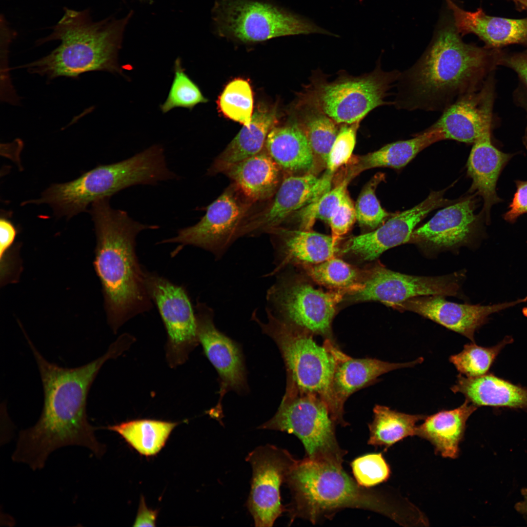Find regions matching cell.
Instances as JSON below:
<instances>
[{
  "label": "cell",
  "instance_id": "obj_14",
  "mask_svg": "<svg viewBox=\"0 0 527 527\" xmlns=\"http://www.w3.org/2000/svg\"><path fill=\"white\" fill-rule=\"evenodd\" d=\"M296 460L287 450L270 444L255 448L246 456L252 469L246 506L256 527H272L285 510L280 488Z\"/></svg>",
  "mask_w": 527,
  "mask_h": 527
},
{
  "label": "cell",
  "instance_id": "obj_26",
  "mask_svg": "<svg viewBox=\"0 0 527 527\" xmlns=\"http://www.w3.org/2000/svg\"><path fill=\"white\" fill-rule=\"evenodd\" d=\"M282 169L264 147L257 154L236 163L223 172L253 203L270 199L281 183Z\"/></svg>",
  "mask_w": 527,
  "mask_h": 527
},
{
  "label": "cell",
  "instance_id": "obj_49",
  "mask_svg": "<svg viewBox=\"0 0 527 527\" xmlns=\"http://www.w3.org/2000/svg\"><path fill=\"white\" fill-rule=\"evenodd\" d=\"M515 2L519 7L523 9H527V0H511Z\"/></svg>",
  "mask_w": 527,
  "mask_h": 527
},
{
  "label": "cell",
  "instance_id": "obj_39",
  "mask_svg": "<svg viewBox=\"0 0 527 527\" xmlns=\"http://www.w3.org/2000/svg\"><path fill=\"white\" fill-rule=\"evenodd\" d=\"M354 177L348 174L336 186L322 195L316 201L300 209L298 219L301 228L307 230L317 219L328 222L347 192V188Z\"/></svg>",
  "mask_w": 527,
  "mask_h": 527
},
{
  "label": "cell",
  "instance_id": "obj_8",
  "mask_svg": "<svg viewBox=\"0 0 527 527\" xmlns=\"http://www.w3.org/2000/svg\"><path fill=\"white\" fill-rule=\"evenodd\" d=\"M400 73L378 66L369 73L358 77L341 74L332 81L316 75L303 93L301 102L317 107L338 124L360 122L373 109L393 104L385 98Z\"/></svg>",
  "mask_w": 527,
  "mask_h": 527
},
{
  "label": "cell",
  "instance_id": "obj_7",
  "mask_svg": "<svg viewBox=\"0 0 527 527\" xmlns=\"http://www.w3.org/2000/svg\"><path fill=\"white\" fill-rule=\"evenodd\" d=\"M266 311L265 323L261 322L255 313L252 318L277 345L288 372L287 387L318 396L339 424L331 390L336 347L329 340L323 345H319L311 333L284 322Z\"/></svg>",
  "mask_w": 527,
  "mask_h": 527
},
{
  "label": "cell",
  "instance_id": "obj_47",
  "mask_svg": "<svg viewBox=\"0 0 527 527\" xmlns=\"http://www.w3.org/2000/svg\"><path fill=\"white\" fill-rule=\"evenodd\" d=\"M158 514L157 510H154L147 507L142 496L133 527H155Z\"/></svg>",
  "mask_w": 527,
  "mask_h": 527
},
{
  "label": "cell",
  "instance_id": "obj_46",
  "mask_svg": "<svg viewBox=\"0 0 527 527\" xmlns=\"http://www.w3.org/2000/svg\"><path fill=\"white\" fill-rule=\"evenodd\" d=\"M17 230L13 223L5 216L0 219V267L5 262L7 251L13 243Z\"/></svg>",
  "mask_w": 527,
  "mask_h": 527
},
{
  "label": "cell",
  "instance_id": "obj_11",
  "mask_svg": "<svg viewBox=\"0 0 527 527\" xmlns=\"http://www.w3.org/2000/svg\"><path fill=\"white\" fill-rule=\"evenodd\" d=\"M253 204L233 182L207 207L205 214L199 222L180 229L175 237L159 243H179L175 255L184 246L190 245L220 258L240 238V227Z\"/></svg>",
  "mask_w": 527,
  "mask_h": 527
},
{
  "label": "cell",
  "instance_id": "obj_16",
  "mask_svg": "<svg viewBox=\"0 0 527 527\" xmlns=\"http://www.w3.org/2000/svg\"><path fill=\"white\" fill-rule=\"evenodd\" d=\"M495 71L479 90L465 95L442 112L430 127L439 129L444 140L473 143L491 128L495 96Z\"/></svg>",
  "mask_w": 527,
  "mask_h": 527
},
{
  "label": "cell",
  "instance_id": "obj_50",
  "mask_svg": "<svg viewBox=\"0 0 527 527\" xmlns=\"http://www.w3.org/2000/svg\"><path fill=\"white\" fill-rule=\"evenodd\" d=\"M526 51L527 52V50H526Z\"/></svg>",
  "mask_w": 527,
  "mask_h": 527
},
{
  "label": "cell",
  "instance_id": "obj_36",
  "mask_svg": "<svg viewBox=\"0 0 527 527\" xmlns=\"http://www.w3.org/2000/svg\"><path fill=\"white\" fill-rule=\"evenodd\" d=\"M512 340L507 337L491 347H483L474 343L466 344L462 351L449 357V361L460 374L466 377L483 375L487 373L501 351Z\"/></svg>",
  "mask_w": 527,
  "mask_h": 527
},
{
  "label": "cell",
  "instance_id": "obj_38",
  "mask_svg": "<svg viewBox=\"0 0 527 527\" xmlns=\"http://www.w3.org/2000/svg\"><path fill=\"white\" fill-rule=\"evenodd\" d=\"M174 72V79L167 98L160 105L163 113L177 107L192 110L197 104L207 102L198 85L185 73L180 58L175 60Z\"/></svg>",
  "mask_w": 527,
  "mask_h": 527
},
{
  "label": "cell",
  "instance_id": "obj_34",
  "mask_svg": "<svg viewBox=\"0 0 527 527\" xmlns=\"http://www.w3.org/2000/svg\"><path fill=\"white\" fill-rule=\"evenodd\" d=\"M302 112L297 123L304 133L315 161L326 167L332 144L341 124L337 123L317 107L301 103Z\"/></svg>",
  "mask_w": 527,
  "mask_h": 527
},
{
  "label": "cell",
  "instance_id": "obj_2",
  "mask_svg": "<svg viewBox=\"0 0 527 527\" xmlns=\"http://www.w3.org/2000/svg\"><path fill=\"white\" fill-rule=\"evenodd\" d=\"M447 8L426 50L396 82L394 106L407 111L443 112L482 87L498 65L500 49L464 42Z\"/></svg>",
  "mask_w": 527,
  "mask_h": 527
},
{
  "label": "cell",
  "instance_id": "obj_43",
  "mask_svg": "<svg viewBox=\"0 0 527 527\" xmlns=\"http://www.w3.org/2000/svg\"><path fill=\"white\" fill-rule=\"evenodd\" d=\"M356 220L355 205L347 192L328 222L333 241L337 243L340 239L348 232Z\"/></svg>",
  "mask_w": 527,
  "mask_h": 527
},
{
  "label": "cell",
  "instance_id": "obj_25",
  "mask_svg": "<svg viewBox=\"0 0 527 527\" xmlns=\"http://www.w3.org/2000/svg\"><path fill=\"white\" fill-rule=\"evenodd\" d=\"M491 130V128L487 129L473 143L467 162V173L472 181L470 190L483 198L487 222L491 207L501 201L496 189L498 177L512 157L493 145Z\"/></svg>",
  "mask_w": 527,
  "mask_h": 527
},
{
  "label": "cell",
  "instance_id": "obj_27",
  "mask_svg": "<svg viewBox=\"0 0 527 527\" xmlns=\"http://www.w3.org/2000/svg\"><path fill=\"white\" fill-rule=\"evenodd\" d=\"M476 406L507 407L527 410V388L492 374L467 377L460 374L451 388Z\"/></svg>",
  "mask_w": 527,
  "mask_h": 527
},
{
  "label": "cell",
  "instance_id": "obj_41",
  "mask_svg": "<svg viewBox=\"0 0 527 527\" xmlns=\"http://www.w3.org/2000/svg\"><path fill=\"white\" fill-rule=\"evenodd\" d=\"M350 466L355 480L366 488L383 483L389 478L391 471L382 453H371L353 460Z\"/></svg>",
  "mask_w": 527,
  "mask_h": 527
},
{
  "label": "cell",
  "instance_id": "obj_24",
  "mask_svg": "<svg viewBox=\"0 0 527 527\" xmlns=\"http://www.w3.org/2000/svg\"><path fill=\"white\" fill-rule=\"evenodd\" d=\"M267 233L272 238L276 274L288 263L317 264L334 257L337 243L331 236L307 230H292L278 226Z\"/></svg>",
  "mask_w": 527,
  "mask_h": 527
},
{
  "label": "cell",
  "instance_id": "obj_37",
  "mask_svg": "<svg viewBox=\"0 0 527 527\" xmlns=\"http://www.w3.org/2000/svg\"><path fill=\"white\" fill-rule=\"evenodd\" d=\"M307 268L310 276L317 283L336 289L356 291L362 284L358 283V273L345 262L333 257Z\"/></svg>",
  "mask_w": 527,
  "mask_h": 527
},
{
  "label": "cell",
  "instance_id": "obj_33",
  "mask_svg": "<svg viewBox=\"0 0 527 527\" xmlns=\"http://www.w3.org/2000/svg\"><path fill=\"white\" fill-rule=\"evenodd\" d=\"M373 411L367 444L383 446L385 450L405 437L415 435L416 423L426 418L424 415L406 414L381 405H376Z\"/></svg>",
  "mask_w": 527,
  "mask_h": 527
},
{
  "label": "cell",
  "instance_id": "obj_9",
  "mask_svg": "<svg viewBox=\"0 0 527 527\" xmlns=\"http://www.w3.org/2000/svg\"><path fill=\"white\" fill-rule=\"evenodd\" d=\"M336 425L327 405L320 398L287 387L276 414L258 428L293 434L303 443L305 457L342 466L347 451L338 442Z\"/></svg>",
  "mask_w": 527,
  "mask_h": 527
},
{
  "label": "cell",
  "instance_id": "obj_22",
  "mask_svg": "<svg viewBox=\"0 0 527 527\" xmlns=\"http://www.w3.org/2000/svg\"><path fill=\"white\" fill-rule=\"evenodd\" d=\"M336 365L331 390L340 425H347L344 419L345 401L354 392L366 386L381 375L401 368L421 363L422 357L406 363H391L372 358L356 359L345 354L336 347Z\"/></svg>",
  "mask_w": 527,
  "mask_h": 527
},
{
  "label": "cell",
  "instance_id": "obj_20",
  "mask_svg": "<svg viewBox=\"0 0 527 527\" xmlns=\"http://www.w3.org/2000/svg\"><path fill=\"white\" fill-rule=\"evenodd\" d=\"M472 197L457 201L438 211L427 222L414 229L408 243L438 250L453 248L468 242L477 221Z\"/></svg>",
  "mask_w": 527,
  "mask_h": 527
},
{
  "label": "cell",
  "instance_id": "obj_6",
  "mask_svg": "<svg viewBox=\"0 0 527 527\" xmlns=\"http://www.w3.org/2000/svg\"><path fill=\"white\" fill-rule=\"evenodd\" d=\"M165 176L161 155L150 147L121 162L100 165L69 182L53 184L39 199L27 203L48 204L56 215L69 219L97 200L133 185L155 184Z\"/></svg>",
  "mask_w": 527,
  "mask_h": 527
},
{
  "label": "cell",
  "instance_id": "obj_15",
  "mask_svg": "<svg viewBox=\"0 0 527 527\" xmlns=\"http://www.w3.org/2000/svg\"><path fill=\"white\" fill-rule=\"evenodd\" d=\"M463 273L435 276L405 274L377 266L373 269L355 298L360 301H377L391 306L409 299L422 296H456Z\"/></svg>",
  "mask_w": 527,
  "mask_h": 527
},
{
  "label": "cell",
  "instance_id": "obj_23",
  "mask_svg": "<svg viewBox=\"0 0 527 527\" xmlns=\"http://www.w3.org/2000/svg\"><path fill=\"white\" fill-rule=\"evenodd\" d=\"M445 1L462 37L475 34L485 42L486 47L491 49H500L512 44H527V18L512 19L491 16L481 8L468 11L452 0Z\"/></svg>",
  "mask_w": 527,
  "mask_h": 527
},
{
  "label": "cell",
  "instance_id": "obj_1",
  "mask_svg": "<svg viewBox=\"0 0 527 527\" xmlns=\"http://www.w3.org/2000/svg\"><path fill=\"white\" fill-rule=\"evenodd\" d=\"M26 338L40 371L44 403L35 425L19 432L13 461L40 470L51 453L69 446H83L97 457L101 456L105 448L96 439V428L88 421L87 397L102 365L127 350V343L118 338L102 356L83 365L67 368L47 361Z\"/></svg>",
  "mask_w": 527,
  "mask_h": 527
},
{
  "label": "cell",
  "instance_id": "obj_48",
  "mask_svg": "<svg viewBox=\"0 0 527 527\" xmlns=\"http://www.w3.org/2000/svg\"><path fill=\"white\" fill-rule=\"evenodd\" d=\"M521 492L523 499L515 504V509L519 513L527 517V488H523Z\"/></svg>",
  "mask_w": 527,
  "mask_h": 527
},
{
  "label": "cell",
  "instance_id": "obj_44",
  "mask_svg": "<svg viewBox=\"0 0 527 527\" xmlns=\"http://www.w3.org/2000/svg\"><path fill=\"white\" fill-rule=\"evenodd\" d=\"M516 191L508 210L504 214V219L509 223H514L517 218L527 213V181H516Z\"/></svg>",
  "mask_w": 527,
  "mask_h": 527
},
{
  "label": "cell",
  "instance_id": "obj_5",
  "mask_svg": "<svg viewBox=\"0 0 527 527\" xmlns=\"http://www.w3.org/2000/svg\"><path fill=\"white\" fill-rule=\"evenodd\" d=\"M285 483L292 496L287 510L290 523L301 518L316 524L348 508L390 515L382 495L359 485L342 466L304 457L296 460Z\"/></svg>",
  "mask_w": 527,
  "mask_h": 527
},
{
  "label": "cell",
  "instance_id": "obj_28",
  "mask_svg": "<svg viewBox=\"0 0 527 527\" xmlns=\"http://www.w3.org/2000/svg\"><path fill=\"white\" fill-rule=\"evenodd\" d=\"M277 121L276 110L265 106L258 107L251 122L243 127L225 149L215 159L207 170L213 175L223 173L233 164L261 152L270 130Z\"/></svg>",
  "mask_w": 527,
  "mask_h": 527
},
{
  "label": "cell",
  "instance_id": "obj_35",
  "mask_svg": "<svg viewBox=\"0 0 527 527\" xmlns=\"http://www.w3.org/2000/svg\"><path fill=\"white\" fill-rule=\"evenodd\" d=\"M253 102L249 83L239 78L227 84L218 99V105L226 117L248 126L253 114Z\"/></svg>",
  "mask_w": 527,
  "mask_h": 527
},
{
  "label": "cell",
  "instance_id": "obj_40",
  "mask_svg": "<svg viewBox=\"0 0 527 527\" xmlns=\"http://www.w3.org/2000/svg\"><path fill=\"white\" fill-rule=\"evenodd\" d=\"M383 176L380 174L374 176L364 187L357 199L355 205L356 220L362 225L376 228L390 216L382 208L375 194V189Z\"/></svg>",
  "mask_w": 527,
  "mask_h": 527
},
{
  "label": "cell",
  "instance_id": "obj_21",
  "mask_svg": "<svg viewBox=\"0 0 527 527\" xmlns=\"http://www.w3.org/2000/svg\"><path fill=\"white\" fill-rule=\"evenodd\" d=\"M196 317L199 342L222 380L223 388L242 390L245 385L244 371L237 345L219 331L213 322V312L197 302Z\"/></svg>",
  "mask_w": 527,
  "mask_h": 527
},
{
  "label": "cell",
  "instance_id": "obj_13",
  "mask_svg": "<svg viewBox=\"0 0 527 527\" xmlns=\"http://www.w3.org/2000/svg\"><path fill=\"white\" fill-rule=\"evenodd\" d=\"M144 279L166 329L167 362L170 367H176L185 362L199 342L196 314L183 287L146 270Z\"/></svg>",
  "mask_w": 527,
  "mask_h": 527
},
{
  "label": "cell",
  "instance_id": "obj_17",
  "mask_svg": "<svg viewBox=\"0 0 527 527\" xmlns=\"http://www.w3.org/2000/svg\"><path fill=\"white\" fill-rule=\"evenodd\" d=\"M442 295L422 296L409 299L391 307L409 311L457 332L474 342V333L488 316L527 301V298L488 305L461 304L446 300Z\"/></svg>",
  "mask_w": 527,
  "mask_h": 527
},
{
  "label": "cell",
  "instance_id": "obj_31",
  "mask_svg": "<svg viewBox=\"0 0 527 527\" xmlns=\"http://www.w3.org/2000/svg\"><path fill=\"white\" fill-rule=\"evenodd\" d=\"M444 140L438 129L429 127L413 138L387 144L380 149L356 159L349 170L355 176L366 169L377 167L400 169L420 152L431 144Z\"/></svg>",
  "mask_w": 527,
  "mask_h": 527
},
{
  "label": "cell",
  "instance_id": "obj_3",
  "mask_svg": "<svg viewBox=\"0 0 527 527\" xmlns=\"http://www.w3.org/2000/svg\"><path fill=\"white\" fill-rule=\"evenodd\" d=\"M109 199L93 202L90 213L97 236L94 265L102 287L108 324L116 333L131 318L152 307L144 269L136 253V239L142 231L159 227L141 223L126 211L112 208Z\"/></svg>",
  "mask_w": 527,
  "mask_h": 527
},
{
  "label": "cell",
  "instance_id": "obj_29",
  "mask_svg": "<svg viewBox=\"0 0 527 527\" xmlns=\"http://www.w3.org/2000/svg\"><path fill=\"white\" fill-rule=\"evenodd\" d=\"M477 406L466 400L459 407L442 410L428 417L417 426L415 435L429 441L443 457L456 458L466 421Z\"/></svg>",
  "mask_w": 527,
  "mask_h": 527
},
{
  "label": "cell",
  "instance_id": "obj_12",
  "mask_svg": "<svg viewBox=\"0 0 527 527\" xmlns=\"http://www.w3.org/2000/svg\"><path fill=\"white\" fill-rule=\"evenodd\" d=\"M266 297V310L280 320L311 333L327 335L342 296L279 275Z\"/></svg>",
  "mask_w": 527,
  "mask_h": 527
},
{
  "label": "cell",
  "instance_id": "obj_30",
  "mask_svg": "<svg viewBox=\"0 0 527 527\" xmlns=\"http://www.w3.org/2000/svg\"><path fill=\"white\" fill-rule=\"evenodd\" d=\"M264 148L282 171L294 173L308 171L314 167L308 141L297 123L275 126L268 134Z\"/></svg>",
  "mask_w": 527,
  "mask_h": 527
},
{
  "label": "cell",
  "instance_id": "obj_45",
  "mask_svg": "<svg viewBox=\"0 0 527 527\" xmlns=\"http://www.w3.org/2000/svg\"><path fill=\"white\" fill-rule=\"evenodd\" d=\"M503 65L514 70L521 83L527 88V52L507 54L501 51L498 65Z\"/></svg>",
  "mask_w": 527,
  "mask_h": 527
},
{
  "label": "cell",
  "instance_id": "obj_42",
  "mask_svg": "<svg viewBox=\"0 0 527 527\" xmlns=\"http://www.w3.org/2000/svg\"><path fill=\"white\" fill-rule=\"evenodd\" d=\"M360 122L342 124L328 156L324 175L331 179L341 166L350 160L356 144L357 131Z\"/></svg>",
  "mask_w": 527,
  "mask_h": 527
},
{
  "label": "cell",
  "instance_id": "obj_10",
  "mask_svg": "<svg viewBox=\"0 0 527 527\" xmlns=\"http://www.w3.org/2000/svg\"><path fill=\"white\" fill-rule=\"evenodd\" d=\"M215 31L243 42L319 33L337 36L305 17L273 4L254 0H219L212 11Z\"/></svg>",
  "mask_w": 527,
  "mask_h": 527
},
{
  "label": "cell",
  "instance_id": "obj_32",
  "mask_svg": "<svg viewBox=\"0 0 527 527\" xmlns=\"http://www.w3.org/2000/svg\"><path fill=\"white\" fill-rule=\"evenodd\" d=\"M180 424L154 419H136L107 428L120 434L140 454L157 455L165 446L171 432Z\"/></svg>",
  "mask_w": 527,
  "mask_h": 527
},
{
  "label": "cell",
  "instance_id": "obj_18",
  "mask_svg": "<svg viewBox=\"0 0 527 527\" xmlns=\"http://www.w3.org/2000/svg\"><path fill=\"white\" fill-rule=\"evenodd\" d=\"M446 189L432 191L423 202L393 215L374 231L350 239L344 252H351L371 261L389 248L408 242L416 225L429 212L448 204L444 198Z\"/></svg>",
  "mask_w": 527,
  "mask_h": 527
},
{
  "label": "cell",
  "instance_id": "obj_4",
  "mask_svg": "<svg viewBox=\"0 0 527 527\" xmlns=\"http://www.w3.org/2000/svg\"><path fill=\"white\" fill-rule=\"evenodd\" d=\"M133 13L131 10L120 18L93 21L86 10L65 8L53 32L38 42L59 40L61 44L47 56L19 68L49 80L61 76L75 78L95 71L123 75L118 55Z\"/></svg>",
  "mask_w": 527,
  "mask_h": 527
},
{
  "label": "cell",
  "instance_id": "obj_19",
  "mask_svg": "<svg viewBox=\"0 0 527 527\" xmlns=\"http://www.w3.org/2000/svg\"><path fill=\"white\" fill-rule=\"evenodd\" d=\"M318 180L311 173L284 178L270 202L245 218L240 227V237L267 233L281 226L295 211L317 200Z\"/></svg>",
  "mask_w": 527,
  "mask_h": 527
}]
</instances>
